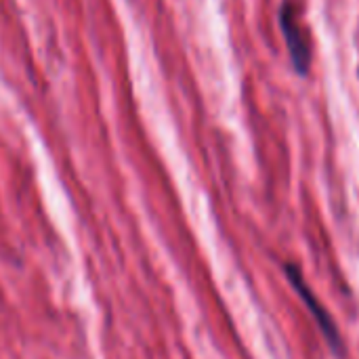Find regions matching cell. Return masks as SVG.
Returning a JSON list of instances; mask_svg holds the SVG:
<instances>
[{"label":"cell","instance_id":"6da1fadb","mask_svg":"<svg viewBox=\"0 0 359 359\" xmlns=\"http://www.w3.org/2000/svg\"><path fill=\"white\" fill-rule=\"evenodd\" d=\"M284 271H286V278H288V282L292 284V288L299 292L301 301H303V303L307 305V309L311 311V316H313L316 324L320 326L322 334L326 337L328 345H330L337 353H343V337H341V332H339V328H337L332 316L322 307V303L318 301V297L313 294V290L307 286V282H305L301 269H299L297 265L288 263V265L284 267Z\"/></svg>","mask_w":359,"mask_h":359},{"label":"cell","instance_id":"7a4b0ae2","mask_svg":"<svg viewBox=\"0 0 359 359\" xmlns=\"http://www.w3.org/2000/svg\"><path fill=\"white\" fill-rule=\"evenodd\" d=\"M280 27L292 59V65L299 74H307L309 65H311V48H309V40L305 36V29L299 21V15L294 11V6H290L288 2L282 4L280 8Z\"/></svg>","mask_w":359,"mask_h":359}]
</instances>
